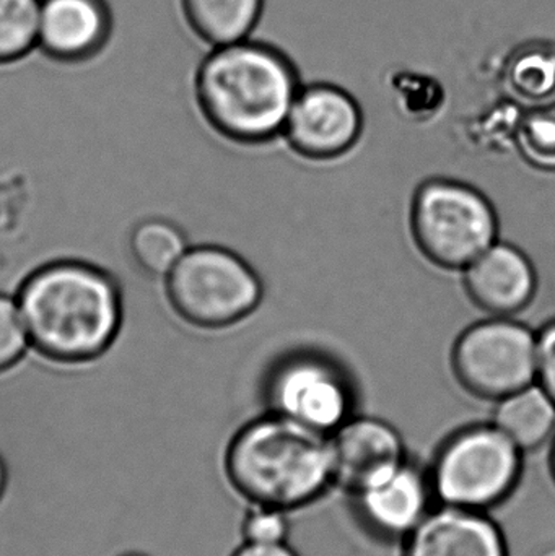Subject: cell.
Here are the masks:
<instances>
[{
    "instance_id": "cell-24",
    "label": "cell",
    "mask_w": 555,
    "mask_h": 556,
    "mask_svg": "<svg viewBox=\"0 0 555 556\" xmlns=\"http://www.w3.org/2000/svg\"><path fill=\"white\" fill-rule=\"evenodd\" d=\"M9 467H7V457L0 453V500L5 495L7 480H9Z\"/></svg>"
},
{
    "instance_id": "cell-14",
    "label": "cell",
    "mask_w": 555,
    "mask_h": 556,
    "mask_svg": "<svg viewBox=\"0 0 555 556\" xmlns=\"http://www.w3.org/2000/svg\"><path fill=\"white\" fill-rule=\"evenodd\" d=\"M111 31L104 0H41L38 48L59 62L93 58Z\"/></svg>"
},
{
    "instance_id": "cell-3",
    "label": "cell",
    "mask_w": 555,
    "mask_h": 556,
    "mask_svg": "<svg viewBox=\"0 0 555 556\" xmlns=\"http://www.w3.org/2000/svg\"><path fill=\"white\" fill-rule=\"evenodd\" d=\"M224 469L251 505L287 513L312 505L335 483L329 434L270 412L231 434Z\"/></svg>"
},
{
    "instance_id": "cell-25",
    "label": "cell",
    "mask_w": 555,
    "mask_h": 556,
    "mask_svg": "<svg viewBox=\"0 0 555 556\" xmlns=\"http://www.w3.org/2000/svg\"><path fill=\"white\" fill-rule=\"evenodd\" d=\"M550 467L551 473H553V479L555 482V437L553 440V446H551Z\"/></svg>"
},
{
    "instance_id": "cell-5",
    "label": "cell",
    "mask_w": 555,
    "mask_h": 556,
    "mask_svg": "<svg viewBox=\"0 0 555 556\" xmlns=\"http://www.w3.org/2000/svg\"><path fill=\"white\" fill-rule=\"evenodd\" d=\"M411 230L420 253L442 269L465 270L499 241V217L488 195L468 182L433 178L411 207Z\"/></svg>"
},
{
    "instance_id": "cell-4",
    "label": "cell",
    "mask_w": 555,
    "mask_h": 556,
    "mask_svg": "<svg viewBox=\"0 0 555 556\" xmlns=\"http://www.w3.org/2000/svg\"><path fill=\"white\" fill-rule=\"evenodd\" d=\"M427 472L440 505L488 513L517 489L524 451L494 424L468 425L440 444Z\"/></svg>"
},
{
    "instance_id": "cell-20",
    "label": "cell",
    "mask_w": 555,
    "mask_h": 556,
    "mask_svg": "<svg viewBox=\"0 0 555 556\" xmlns=\"http://www.w3.org/2000/svg\"><path fill=\"white\" fill-rule=\"evenodd\" d=\"M28 349V336L15 298L0 293V371L15 365Z\"/></svg>"
},
{
    "instance_id": "cell-9",
    "label": "cell",
    "mask_w": 555,
    "mask_h": 556,
    "mask_svg": "<svg viewBox=\"0 0 555 556\" xmlns=\"http://www.w3.org/2000/svg\"><path fill=\"white\" fill-rule=\"evenodd\" d=\"M364 117L357 101L329 84L300 87L283 136L299 155L332 160L345 155L361 139Z\"/></svg>"
},
{
    "instance_id": "cell-23",
    "label": "cell",
    "mask_w": 555,
    "mask_h": 556,
    "mask_svg": "<svg viewBox=\"0 0 555 556\" xmlns=\"http://www.w3.org/2000/svg\"><path fill=\"white\" fill-rule=\"evenodd\" d=\"M231 556H299L295 554L293 548L283 544L274 545H256V544H243L238 551H235Z\"/></svg>"
},
{
    "instance_id": "cell-19",
    "label": "cell",
    "mask_w": 555,
    "mask_h": 556,
    "mask_svg": "<svg viewBox=\"0 0 555 556\" xmlns=\"http://www.w3.org/2000/svg\"><path fill=\"white\" fill-rule=\"evenodd\" d=\"M517 146L533 168L555 173V111L530 114L518 129Z\"/></svg>"
},
{
    "instance_id": "cell-18",
    "label": "cell",
    "mask_w": 555,
    "mask_h": 556,
    "mask_svg": "<svg viewBox=\"0 0 555 556\" xmlns=\"http://www.w3.org/2000/svg\"><path fill=\"white\" fill-rule=\"evenodd\" d=\"M39 10L41 0H0V65L38 48Z\"/></svg>"
},
{
    "instance_id": "cell-15",
    "label": "cell",
    "mask_w": 555,
    "mask_h": 556,
    "mask_svg": "<svg viewBox=\"0 0 555 556\" xmlns=\"http://www.w3.org/2000/svg\"><path fill=\"white\" fill-rule=\"evenodd\" d=\"M492 424L524 453L538 450L554 434L555 404L534 382L497 401Z\"/></svg>"
},
{
    "instance_id": "cell-11",
    "label": "cell",
    "mask_w": 555,
    "mask_h": 556,
    "mask_svg": "<svg viewBox=\"0 0 555 556\" xmlns=\"http://www.w3.org/2000/svg\"><path fill=\"white\" fill-rule=\"evenodd\" d=\"M329 440L335 483L352 495L407 460L400 431L380 418L351 417Z\"/></svg>"
},
{
    "instance_id": "cell-6",
    "label": "cell",
    "mask_w": 555,
    "mask_h": 556,
    "mask_svg": "<svg viewBox=\"0 0 555 556\" xmlns=\"http://www.w3.org/2000/svg\"><path fill=\"white\" fill-rule=\"evenodd\" d=\"M175 309L202 329H227L250 319L264 298V285L243 254L217 244L186 251L166 277Z\"/></svg>"
},
{
    "instance_id": "cell-1",
    "label": "cell",
    "mask_w": 555,
    "mask_h": 556,
    "mask_svg": "<svg viewBox=\"0 0 555 556\" xmlns=\"http://www.w3.org/2000/svg\"><path fill=\"white\" fill-rule=\"evenodd\" d=\"M29 345L48 358L87 362L106 352L123 320L119 285L84 261H55L16 294Z\"/></svg>"
},
{
    "instance_id": "cell-21",
    "label": "cell",
    "mask_w": 555,
    "mask_h": 556,
    "mask_svg": "<svg viewBox=\"0 0 555 556\" xmlns=\"http://www.w3.org/2000/svg\"><path fill=\"white\" fill-rule=\"evenodd\" d=\"M289 531L287 511L269 508V506L253 505V509L247 513L241 525L244 544H283L289 538Z\"/></svg>"
},
{
    "instance_id": "cell-17",
    "label": "cell",
    "mask_w": 555,
    "mask_h": 556,
    "mask_svg": "<svg viewBox=\"0 0 555 556\" xmlns=\"http://www.w3.org/2000/svg\"><path fill=\"white\" fill-rule=\"evenodd\" d=\"M192 248L186 231L165 218L140 222L130 235V253L137 266L152 277L166 278Z\"/></svg>"
},
{
    "instance_id": "cell-27",
    "label": "cell",
    "mask_w": 555,
    "mask_h": 556,
    "mask_svg": "<svg viewBox=\"0 0 555 556\" xmlns=\"http://www.w3.org/2000/svg\"><path fill=\"white\" fill-rule=\"evenodd\" d=\"M117 556H149L147 554H142V552H123V554Z\"/></svg>"
},
{
    "instance_id": "cell-26",
    "label": "cell",
    "mask_w": 555,
    "mask_h": 556,
    "mask_svg": "<svg viewBox=\"0 0 555 556\" xmlns=\"http://www.w3.org/2000/svg\"><path fill=\"white\" fill-rule=\"evenodd\" d=\"M537 556H555V547L546 548V551L540 552Z\"/></svg>"
},
{
    "instance_id": "cell-13",
    "label": "cell",
    "mask_w": 555,
    "mask_h": 556,
    "mask_svg": "<svg viewBox=\"0 0 555 556\" xmlns=\"http://www.w3.org/2000/svg\"><path fill=\"white\" fill-rule=\"evenodd\" d=\"M403 556H508V551L488 513L440 505L404 539Z\"/></svg>"
},
{
    "instance_id": "cell-10",
    "label": "cell",
    "mask_w": 555,
    "mask_h": 556,
    "mask_svg": "<svg viewBox=\"0 0 555 556\" xmlns=\"http://www.w3.org/2000/svg\"><path fill=\"white\" fill-rule=\"evenodd\" d=\"M433 502L429 472L409 460L354 493L358 521L380 541L406 539L432 511Z\"/></svg>"
},
{
    "instance_id": "cell-8",
    "label": "cell",
    "mask_w": 555,
    "mask_h": 556,
    "mask_svg": "<svg viewBox=\"0 0 555 556\" xmlns=\"http://www.w3.org/2000/svg\"><path fill=\"white\" fill-rule=\"evenodd\" d=\"M264 401L270 414L331 434L352 417L354 389L339 363L321 353L283 356L267 371Z\"/></svg>"
},
{
    "instance_id": "cell-7",
    "label": "cell",
    "mask_w": 555,
    "mask_h": 556,
    "mask_svg": "<svg viewBox=\"0 0 555 556\" xmlns=\"http://www.w3.org/2000/svg\"><path fill=\"white\" fill-rule=\"evenodd\" d=\"M537 352L538 333L530 327L491 316L458 337L452 366L469 394L497 402L537 382Z\"/></svg>"
},
{
    "instance_id": "cell-2",
    "label": "cell",
    "mask_w": 555,
    "mask_h": 556,
    "mask_svg": "<svg viewBox=\"0 0 555 556\" xmlns=\"http://www.w3.org/2000/svg\"><path fill=\"white\" fill-rule=\"evenodd\" d=\"M292 62L273 46H218L195 68L194 93L207 123L238 146L270 142L283 132L299 93Z\"/></svg>"
},
{
    "instance_id": "cell-12",
    "label": "cell",
    "mask_w": 555,
    "mask_h": 556,
    "mask_svg": "<svg viewBox=\"0 0 555 556\" xmlns=\"http://www.w3.org/2000/svg\"><path fill=\"white\" fill-rule=\"evenodd\" d=\"M465 288L485 313L514 317L533 301L538 274L520 248L497 241L466 267Z\"/></svg>"
},
{
    "instance_id": "cell-22",
    "label": "cell",
    "mask_w": 555,
    "mask_h": 556,
    "mask_svg": "<svg viewBox=\"0 0 555 556\" xmlns=\"http://www.w3.org/2000/svg\"><path fill=\"white\" fill-rule=\"evenodd\" d=\"M537 333V384L555 404V319Z\"/></svg>"
},
{
    "instance_id": "cell-16",
    "label": "cell",
    "mask_w": 555,
    "mask_h": 556,
    "mask_svg": "<svg viewBox=\"0 0 555 556\" xmlns=\"http://www.w3.org/2000/svg\"><path fill=\"white\" fill-rule=\"evenodd\" d=\"M263 3L264 0H182V9L195 35L218 48L248 39Z\"/></svg>"
}]
</instances>
